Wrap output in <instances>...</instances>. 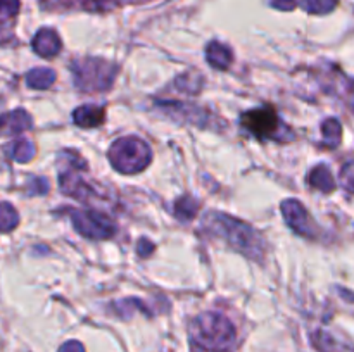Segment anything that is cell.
<instances>
[{
    "label": "cell",
    "instance_id": "1",
    "mask_svg": "<svg viewBox=\"0 0 354 352\" xmlns=\"http://www.w3.org/2000/svg\"><path fill=\"white\" fill-rule=\"evenodd\" d=\"M190 338L206 352H230L235 345V328L228 317L218 313L197 316L190 324Z\"/></svg>",
    "mask_w": 354,
    "mask_h": 352
},
{
    "label": "cell",
    "instance_id": "2",
    "mask_svg": "<svg viewBox=\"0 0 354 352\" xmlns=\"http://www.w3.org/2000/svg\"><path fill=\"white\" fill-rule=\"evenodd\" d=\"M209 230L221 235L235 248L251 257H261V238L259 235L242 221L228 217L225 214L213 213L209 216Z\"/></svg>",
    "mask_w": 354,
    "mask_h": 352
},
{
    "label": "cell",
    "instance_id": "3",
    "mask_svg": "<svg viewBox=\"0 0 354 352\" xmlns=\"http://www.w3.org/2000/svg\"><path fill=\"white\" fill-rule=\"evenodd\" d=\"M109 159L118 171L124 175L142 171L151 161V148L137 137L120 138L109 150Z\"/></svg>",
    "mask_w": 354,
    "mask_h": 352
},
{
    "label": "cell",
    "instance_id": "4",
    "mask_svg": "<svg viewBox=\"0 0 354 352\" xmlns=\"http://www.w3.org/2000/svg\"><path fill=\"white\" fill-rule=\"evenodd\" d=\"M76 85L82 90H107L113 83L116 68L102 59H85L75 66Z\"/></svg>",
    "mask_w": 354,
    "mask_h": 352
},
{
    "label": "cell",
    "instance_id": "5",
    "mask_svg": "<svg viewBox=\"0 0 354 352\" xmlns=\"http://www.w3.org/2000/svg\"><path fill=\"white\" fill-rule=\"evenodd\" d=\"M242 124L251 131L252 135L259 138H277V140H283L280 135L283 131H289L283 128L282 121L279 119L275 110L272 107H261V109L249 110L242 116Z\"/></svg>",
    "mask_w": 354,
    "mask_h": 352
},
{
    "label": "cell",
    "instance_id": "6",
    "mask_svg": "<svg viewBox=\"0 0 354 352\" xmlns=\"http://www.w3.org/2000/svg\"><path fill=\"white\" fill-rule=\"evenodd\" d=\"M69 213L76 230L88 238H107L116 231L113 221L97 211H69Z\"/></svg>",
    "mask_w": 354,
    "mask_h": 352
},
{
    "label": "cell",
    "instance_id": "7",
    "mask_svg": "<svg viewBox=\"0 0 354 352\" xmlns=\"http://www.w3.org/2000/svg\"><path fill=\"white\" fill-rule=\"evenodd\" d=\"M282 211L287 223L290 224L292 230H296L297 233H303L310 237L311 231H313V223H311L310 219V214L306 213V209H304L297 200H286L282 206Z\"/></svg>",
    "mask_w": 354,
    "mask_h": 352
},
{
    "label": "cell",
    "instance_id": "8",
    "mask_svg": "<svg viewBox=\"0 0 354 352\" xmlns=\"http://www.w3.org/2000/svg\"><path fill=\"white\" fill-rule=\"evenodd\" d=\"M33 48L37 50V54L44 55V57H52V55H55L61 50V40H59L55 31L41 30L35 37Z\"/></svg>",
    "mask_w": 354,
    "mask_h": 352
},
{
    "label": "cell",
    "instance_id": "9",
    "mask_svg": "<svg viewBox=\"0 0 354 352\" xmlns=\"http://www.w3.org/2000/svg\"><path fill=\"white\" fill-rule=\"evenodd\" d=\"M311 340H313L315 347L318 349V352H354L351 345L344 344V342L339 340V338H335L334 335L327 333V331L324 330L315 331Z\"/></svg>",
    "mask_w": 354,
    "mask_h": 352
},
{
    "label": "cell",
    "instance_id": "10",
    "mask_svg": "<svg viewBox=\"0 0 354 352\" xmlns=\"http://www.w3.org/2000/svg\"><path fill=\"white\" fill-rule=\"evenodd\" d=\"M30 116L24 110H14L6 116H0V133H19L30 128Z\"/></svg>",
    "mask_w": 354,
    "mask_h": 352
},
{
    "label": "cell",
    "instance_id": "11",
    "mask_svg": "<svg viewBox=\"0 0 354 352\" xmlns=\"http://www.w3.org/2000/svg\"><path fill=\"white\" fill-rule=\"evenodd\" d=\"M104 121V109L97 106H82L75 110V123L78 126L90 128Z\"/></svg>",
    "mask_w": 354,
    "mask_h": 352
},
{
    "label": "cell",
    "instance_id": "12",
    "mask_svg": "<svg viewBox=\"0 0 354 352\" xmlns=\"http://www.w3.org/2000/svg\"><path fill=\"white\" fill-rule=\"evenodd\" d=\"M232 59L234 57H232L230 48L218 43V41H213V43L207 47V61H209V64L213 66V68H220V69L228 68Z\"/></svg>",
    "mask_w": 354,
    "mask_h": 352
},
{
    "label": "cell",
    "instance_id": "13",
    "mask_svg": "<svg viewBox=\"0 0 354 352\" xmlns=\"http://www.w3.org/2000/svg\"><path fill=\"white\" fill-rule=\"evenodd\" d=\"M310 183L317 188L324 190V192H330L334 188V179H332L330 171L327 169V166H318L313 171L310 173Z\"/></svg>",
    "mask_w": 354,
    "mask_h": 352
},
{
    "label": "cell",
    "instance_id": "14",
    "mask_svg": "<svg viewBox=\"0 0 354 352\" xmlns=\"http://www.w3.org/2000/svg\"><path fill=\"white\" fill-rule=\"evenodd\" d=\"M55 75L50 69H33L28 72V85L33 88H47L54 81Z\"/></svg>",
    "mask_w": 354,
    "mask_h": 352
},
{
    "label": "cell",
    "instance_id": "15",
    "mask_svg": "<svg viewBox=\"0 0 354 352\" xmlns=\"http://www.w3.org/2000/svg\"><path fill=\"white\" fill-rule=\"evenodd\" d=\"M301 6L311 14H327L337 6V0H301Z\"/></svg>",
    "mask_w": 354,
    "mask_h": 352
},
{
    "label": "cell",
    "instance_id": "16",
    "mask_svg": "<svg viewBox=\"0 0 354 352\" xmlns=\"http://www.w3.org/2000/svg\"><path fill=\"white\" fill-rule=\"evenodd\" d=\"M17 224V214L9 204H0V231L12 230Z\"/></svg>",
    "mask_w": 354,
    "mask_h": 352
},
{
    "label": "cell",
    "instance_id": "17",
    "mask_svg": "<svg viewBox=\"0 0 354 352\" xmlns=\"http://www.w3.org/2000/svg\"><path fill=\"white\" fill-rule=\"evenodd\" d=\"M324 137L328 145L335 147L341 141V124L335 119H327V123L324 124Z\"/></svg>",
    "mask_w": 354,
    "mask_h": 352
},
{
    "label": "cell",
    "instance_id": "18",
    "mask_svg": "<svg viewBox=\"0 0 354 352\" xmlns=\"http://www.w3.org/2000/svg\"><path fill=\"white\" fill-rule=\"evenodd\" d=\"M197 207H199V204H197L196 200L190 199V197H185V199L180 200L178 206H176V214H178L182 219H190V217L196 214Z\"/></svg>",
    "mask_w": 354,
    "mask_h": 352
},
{
    "label": "cell",
    "instance_id": "19",
    "mask_svg": "<svg viewBox=\"0 0 354 352\" xmlns=\"http://www.w3.org/2000/svg\"><path fill=\"white\" fill-rule=\"evenodd\" d=\"M33 154H35L33 145H31L30 141L19 140L16 145H14L12 155L17 159V161H23V162L28 161V159L33 157Z\"/></svg>",
    "mask_w": 354,
    "mask_h": 352
},
{
    "label": "cell",
    "instance_id": "20",
    "mask_svg": "<svg viewBox=\"0 0 354 352\" xmlns=\"http://www.w3.org/2000/svg\"><path fill=\"white\" fill-rule=\"evenodd\" d=\"M19 9V0H0V21L12 17Z\"/></svg>",
    "mask_w": 354,
    "mask_h": 352
},
{
    "label": "cell",
    "instance_id": "21",
    "mask_svg": "<svg viewBox=\"0 0 354 352\" xmlns=\"http://www.w3.org/2000/svg\"><path fill=\"white\" fill-rule=\"evenodd\" d=\"M342 183L349 192L354 193V162L344 166V169H342Z\"/></svg>",
    "mask_w": 354,
    "mask_h": 352
},
{
    "label": "cell",
    "instance_id": "22",
    "mask_svg": "<svg viewBox=\"0 0 354 352\" xmlns=\"http://www.w3.org/2000/svg\"><path fill=\"white\" fill-rule=\"evenodd\" d=\"M59 352H85V347H83L80 342L71 340V342H66V344L61 345Z\"/></svg>",
    "mask_w": 354,
    "mask_h": 352
},
{
    "label": "cell",
    "instance_id": "23",
    "mask_svg": "<svg viewBox=\"0 0 354 352\" xmlns=\"http://www.w3.org/2000/svg\"><path fill=\"white\" fill-rule=\"evenodd\" d=\"M272 6L277 7V9H292L296 6V0H272Z\"/></svg>",
    "mask_w": 354,
    "mask_h": 352
},
{
    "label": "cell",
    "instance_id": "24",
    "mask_svg": "<svg viewBox=\"0 0 354 352\" xmlns=\"http://www.w3.org/2000/svg\"><path fill=\"white\" fill-rule=\"evenodd\" d=\"M73 0H44V3L47 6V3H50L52 7H57V6H68V3H71Z\"/></svg>",
    "mask_w": 354,
    "mask_h": 352
},
{
    "label": "cell",
    "instance_id": "25",
    "mask_svg": "<svg viewBox=\"0 0 354 352\" xmlns=\"http://www.w3.org/2000/svg\"><path fill=\"white\" fill-rule=\"evenodd\" d=\"M99 3H124V2H131V0H95Z\"/></svg>",
    "mask_w": 354,
    "mask_h": 352
}]
</instances>
